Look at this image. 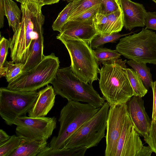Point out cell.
Here are the masks:
<instances>
[{"label":"cell","mask_w":156,"mask_h":156,"mask_svg":"<svg viewBox=\"0 0 156 156\" xmlns=\"http://www.w3.org/2000/svg\"><path fill=\"white\" fill-rule=\"evenodd\" d=\"M62 36L70 39L82 40L89 44L99 33L93 20L82 21H68L59 34Z\"/></svg>","instance_id":"cell-14"},{"label":"cell","mask_w":156,"mask_h":156,"mask_svg":"<svg viewBox=\"0 0 156 156\" xmlns=\"http://www.w3.org/2000/svg\"><path fill=\"white\" fill-rule=\"evenodd\" d=\"M153 93V106L152 120H154L156 118V81L152 82L151 84Z\"/></svg>","instance_id":"cell-36"},{"label":"cell","mask_w":156,"mask_h":156,"mask_svg":"<svg viewBox=\"0 0 156 156\" xmlns=\"http://www.w3.org/2000/svg\"><path fill=\"white\" fill-rule=\"evenodd\" d=\"M64 1L67 2H73L75 0H63Z\"/></svg>","instance_id":"cell-42"},{"label":"cell","mask_w":156,"mask_h":156,"mask_svg":"<svg viewBox=\"0 0 156 156\" xmlns=\"http://www.w3.org/2000/svg\"></svg>","instance_id":"cell-44"},{"label":"cell","mask_w":156,"mask_h":156,"mask_svg":"<svg viewBox=\"0 0 156 156\" xmlns=\"http://www.w3.org/2000/svg\"><path fill=\"white\" fill-rule=\"evenodd\" d=\"M107 20V16L98 13H97L94 17L93 21L99 34L101 32Z\"/></svg>","instance_id":"cell-35"},{"label":"cell","mask_w":156,"mask_h":156,"mask_svg":"<svg viewBox=\"0 0 156 156\" xmlns=\"http://www.w3.org/2000/svg\"><path fill=\"white\" fill-rule=\"evenodd\" d=\"M126 61L119 58L103 62L99 69V88L110 106L126 104L134 96L127 75Z\"/></svg>","instance_id":"cell-2"},{"label":"cell","mask_w":156,"mask_h":156,"mask_svg":"<svg viewBox=\"0 0 156 156\" xmlns=\"http://www.w3.org/2000/svg\"><path fill=\"white\" fill-rule=\"evenodd\" d=\"M72 6V2H69L59 14L52 26L53 30L61 32L69 16Z\"/></svg>","instance_id":"cell-28"},{"label":"cell","mask_w":156,"mask_h":156,"mask_svg":"<svg viewBox=\"0 0 156 156\" xmlns=\"http://www.w3.org/2000/svg\"><path fill=\"white\" fill-rule=\"evenodd\" d=\"M56 95L52 86L47 85L39 91L34 104L28 112V116L38 118L46 115L54 105Z\"/></svg>","instance_id":"cell-16"},{"label":"cell","mask_w":156,"mask_h":156,"mask_svg":"<svg viewBox=\"0 0 156 156\" xmlns=\"http://www.w3.org/2000/svg\"><path fill=\"white\" fill-rule=\"evenodd\" d=\"M93 52L98 63L119 59L121 55L116 50L102 47H98Z\"/></svg>","instance_id":"cell-25"},{"label":"cell","mask_w":156,"mask_h":156,"mask_svg":"<svg viewBox=\"0 0 156 156\" xmlns=\"http://www.w3.org/2000/svg\"><path fill=\"white\" fill-rule=\"evenodd\" d=\"M24 64L15 63L13 61H6L4 66L6 68L5 77L8 83L23 73Z\"/></svg>","instance_id":"cell-27"},{"label":"cell","mask_w":156,"mask_h":156,"mask_svg":"<svg viewBox=\"0 0 156 156\" xmlns=\"http://www.w3.org/2000/svg\"><path fill=\"white\" fill-rule=\"evenodd\" d=\"M5 16L7 19L9 27L14 32L21 20L22 12L16 3L12 0H4Z\"/></svg>","instance_id":"cell-19"},{"label":"cell","mask_w":156,"mask_h":156,"mask_svg":"<svg viewBox=\"0 0 156 156\" xmlns=\"http://www.w3.org/2000/svg\"><path fill=\"white\" fill-rule=\"evenodd\" d=\"M11 136H9L3 129H0V144L4 142L10 138Z\"/></svg>","instance_id":"cell-39"},{"label":"cell","mask_w":156,"mask_h":156,"mask_svg":"<svg viewBox=\"0 0 156 156\" xmlns=\"http://www.w3.org/2000/svg\"><path fill=\"white\" fill-rule=\"evenodd\" d=\"M56 118L42 117L32 118L25 115L16 120V133L26 140H47L56 126Z\"/></svg>","instance_id":"cell-10"},{"label":"cell","mask_w":156,"mask_h":156,"mask_svg":"<svg viewBox=\"0 0 156 156\" xmlns=\"http://www.w3.org/2000/svg\"><path fill=\"white\" fill-rule=\"evenodd\" d=\"M128 34H121L118 33L99 34L91 40L90 44V46L92 49H94L105 44L115 42L121 37Z\"/></svg>","instance_id":"cell-26"},{"label":"cell","mask_w":156,"mask_h":156,"mask_svg":"<svg viewBox=\"0 0 156 156\" xmlns=\"http://www.w3.org/2000/svg\"><path fill=\"white\" fill-rule=\"evenodd\" d=\"M100 4L86 10L70 20L82 21L90 20H93L95 16L98 12Z\"/></svg>","instance_id":"cell-32"},{"label":"cell","mask_w":156,"mask_h":156,"mask_svg":"<svg viewBox=\"0 0 156 156\" xmlns=\"http://www.w3.org/2000/svg\"><path fill=\"white\" fill-rule=\"evenodd\" d=\"M51 83L56 94L68 101L86 102L97 108L105 103V99L94 90L92 83H85L78 78L70 66L59 68Z\"/></svg>","instance_id":"cell-3"},{"label":"cell","mask_w":156,"mask_h":156,"mask_svg":"<svg viewBox=\"0 0 156 156\" xmlns=\"http://www.w3.org/2000/svg\"><path fill=\"white\" fill-rule=\"evenodd\" d=\"M59 63L58 58L54 53L45 56L37 65L9 82L7 87L15 90L36 91L51 83L59 68Z\"/></svg>","instance_id":"cell-6"},{"label":"cell","mask_w":156,"mask_h":156,"mask_svg":"<svg viewBox=\"0 0 156 156\" xmlns=\"http://www.w3.org/2000/svg\"><path fill=\"white\" fill-rule=\"evenodd\" d=\"M110 105L105 102L99 110L69 138L64 148L97 146L105 136Z\"/></svg>","instance_id":"cell-8"},{"label":"cell","mask_w":156,"mask_h":156,"mask_svg":"<svg viewBox=\"0 0 156 156\" xmlns=\"http://www.w3.org/2000/svg\"><path fill=\"white\" fill-rule=\"evenodd\" d=\"M24 141L20 136H11L8 140L0 144V156H10Z\"/></svg>","instance_id":"cell-24"},{"label":"cell","mask_w":156,"mask_h":156,"mask_svg":"<svg viewBox=\"0 0 156 156\" xmlns=\"http://www.w3.org/2000/svg\"><path fill=\"white\" fill-rule=\"evenodd\" d=\"M145 28L156 30V12H147L145 18Z\"/></svg>","instance_id":"cell-34"},{"label":"cell","mask_w":156,"mask_h":156,"mask_svg":"<svg viewBox=\"0 0 156 156\" xmlns=\"http://www.w3.org/2000/svg\"><path fill=\"white\" fill-rule=\"evenodd\" d=\"M126 63L137 73L144 86L148 90L151 87L153 81L150 68L147 66L146 63L138 62L131 59L127 61Z\"/></svg>","instance_id":"cell-21"},{"label":"cell","mask_w":156,"mask_h":156,"mask_svg":"<svg viewBox=\"0 0 156 156\" xmlns=\"http://www.w3.org/2000/svg\"><path fill=\"white\" fill-rule=\"evenodd\" d=\"M56 38L65 45L69 54L70 68L75 75L85 83H92L98 79V63L90 46L80 40L67 38L59 34Z\"/></svg>","instance_id":"cell-5"},{"label":"cell","mask_w":156,"mask_h":156,"mask_svg":"<svg viewBox=\"0 0 156 156\" xmlns=\"http://www.w3.org/2000/svg\"><path fill=\"white\" fill-rule=\"evenodd\" d=\"M145 142L156 155V119L151 120V127L148 135L144 137Z\"/></svg>","instance_id":"cell-31"},{"label":"cell","mask_w":156,"mask_h":156,"mask_svg":"<svg viewBox=\"0 0 156 156\" xmlns=\"http://www.w3.org/2000/svg\"><path fill=\"white\" fill-rule=\"evenodd\" d=\"M122 12L124 27L131 30L136 27L145 26V18L147 12L141 4L130 0H118Z\"/></svg>","instance_id":"cell-15"},{"label":"cell","mask_w":156,"mask_h":156,"mask_svg":"<svg viewBox=\"0 0 156 156\" xmlns=\"http://www.w3.org/2000/svg\"><path fill=\"white\" fill-rule=\"evenodd\" d=\"M107 16V21L100 34L118 33L121 31L124 27L121 9Z\"/></svg>","instance_id":"cell-20"},{"label":"cell","mask_w":156,"mask_h":156,"mask_svg":"<svg viewBox=\"0 0 156 156\" xmlns=\"http://www.w3.org/2000/svg\"><path fill=\"white\" fill-rule=\"evenodd\" d=\"M126 104L129 115L135 130L141 136H147L151 120L145 111L142 97L133 96Z\"/></svg>","instance_id":"cell-13"},{"label":"cell","mask_w":156,"mask_h":156,"mask_svg":"<svg viewBox=\"0 0 156 156\" xmlns=\"http://www.w3.org/2000/svg\"><path fill=\"white\" fill-rule=\"evenodd\" d=\"M121 9L118 0H101L98 13L107 16Z\"/></svg>","instance_id":"cell-29"},{"label":"cell","mask_w":156,"mask_h":156,"mask_svg":"<svg viewBox=\"0 0 156 156\" xmlns=\"http://www.w3.org/2000/svg\"><path fill=\"white\" fill-rule=\"evenodd\" d=\"M127 113L126 103L110 106L107 121L105 156H115L118 141Z\"/></svg>","instance_id":"cell-11"},{"label":"cell","mask_w":156,"mask_h":156,"mask_svg":"<svg viewBox=\"0 0 156 156\" xmlns=\"http://www.w3.org/2000/svg\"><path fill=\"white\" fill-rule=\"evenodd\" d=\"M0 68L4 67L9 48V41L4 37H0Z\"/></svg>","instance_id":"cell-33"},{"label":"cell","mask_w":156,"mask_h":156,"mask_svg":"<svg viewBox=\"0 0 156 156\" xmlns=\"http://www.w3.org/2000/svg\"><path fill=\"white\" fill-rule=\"evenodd\" d=\"M87 149L84 147H78L69 148H62L57 151L58 156H84Z\"/></svg>","instance_id":"cell-30"},{"label":"cell","mask_w":156,"mask_h":156,"mask_svg":"<svg viewBox=\"0 0 156 156\" xmlns=\"http://www.w3.org/2000/svg\"><path fill=\"white\" fill-rule=\"evenodd\" d=\"M115 50L128 59L156 65V34L143 28L138 33L120 39Z\"/></svg>","instance_id":"cell-7"},{"label":"cell","mask_w":156,"mask_h":156,"mask_svg":"<svg viewBox=\"0 0 156 156\" xmlns=\"http://www.w3.org/2000/svg\"><path fill=\"white\" fill-rule=\"evenodd\" d=\"M0 27L2 28L4 26V16H5L4 0H0Z\"/></svg>","instance_id":"cell-38"},{"label":"cell","mask_w":156,"mask_h":156,"mask_svg":"<svg viewBox=\"0 0 156 156\" xmlns=\"http://www.w3.org/2000/svg\"><path fill=\"white\" fill-rule=\"evenodd\" d=\"M128 77L133 89L134 96L142 97L147 93L148 90L137 73L133 69L127 68Z\"/></svg>","instance_id":"cell-23"},{"label":"cell","mask_w":156,"mask_h":156,"mask_svg":"<svg viewBox=\"0 0 156 156\" xmlns=\"http://www.w3.org/2000/svg\"><path fill=\"white\" fill-rule=\"evenodd\" d=\"M156 4V0H152Z\"/></svg>","instance_id":"cell-43"},{"label":"cell","mask_w":156,"mask_h":156,"mask_svg":"<svg viewBox=\"0 0 156 156\" xmlns=\"http://www.w3.org/2000/svg\"><path fill=\"white\" fill-rule=\"evenodd\" d=\"M129 115H126L119 138L115 156H136L143 146Z\"/></svg>","instance_id":"cell-12"},{"label":"cell","mask_w":156,"mask_h":156,"mask_svg":"<svg viewBox=\"0 0 156 156\" xmlns=\"http://www.w3.org/2000/svg\"><path fill=\"white\" fill-rule=\"evenodd\" d=\"M47 140H26L10 156H37L47 146Z\"/></svg>","instance_id":"cell-18"},{"label":"cell","mask_w":156,"mask_h":156,"mask_svg":"<svg viewBox=\"0 0 156 156\" xmlns=\"http://www.w3.org/2000/svg\"><path fill=\"white\" fill-rule=\"evenodd\" d=\"M101 0H75L66 22L70 21L86 10L100 4Z\"/></svg>","instance_id":"cell-22"},{"label":"cell","mask_w":156,"mask_h":156,"mask_svg":"<svg viewBox=\"0 0 156 156\" xmlns=\"http://www.w3.org/2000/svg\"><path fill=\"white\" fill-rule=\"evenodd\" d=\"M43 29L39 32L33 41L31 50L29 57L25 63L23 72L27 71L39 64L44 57L43 54L44 37Z\"/></svg>","instance_id":"cell-17"},{"label":"cell","mask_w":156,"mask_h":156,"mask_svg":"<svg viewBox=\"0 0 156 156\" xmlns=\"http://www.w3.org/2000/svg\"><path fill=\"white\" fill-rule=\"evenodd\" d=\"M37 90L24 91L0 88V115L8 125L15 124L19 117L30 110L38 95Z\"/></svg>","instance_id":"cell-9"},{"label":"cell","mask_w":156,"mask_h":156,"mask_svg":"<svg viewBox=\"0 0 156 156\" xmlns=\"http://www.w3.org/2000/svg\"><path fill=\"white\" fill-rule=\"evenodd\" d=\"M60 0H43L44 5H51L58 2Z\"/></svg>","instance_id":"cell-41"},{"label":"cell","mask_w":156,"mask_h":156,"mask_svg":"<svg viewBox=\"0 0 156 156\" xmlns=\"http://www.w3.org/2000/svg\"><path fill=\"white\" fill-rule=\"evenodd\" d=\"M43 6L32 1L21 4L20 23L9 40L10 58L15 63H25L30 53L34 39L43 29L45 16L42 12Z\"/></svg>","instance_id":"cell-1"},{"label":"cell","mask_w":156,"mask_h":156,"mask_svg":"<svg viewBox=\"0 0 156 156\" xmlns=\"http://www.w3.org/2000/svg\"><path fill=\"white\" fill-rule=\"evenodd\" d=\"M15 0L16 1H17L18 2H20L21 4L27 2H28V1H34V2H38V3H39L40 4L42 5L43 6L44 5V3H43V0Z\"/></svg>","instance_id":"cell-40"},{"label":"cell","mask_w":156,"mask_h":156,"mask_svg":"<svg viewBox=\"0 0 156 156\" xmlns=\"http://www.w3.org/2000/svg\"><path fill=\"white\" fill-rule=\"evenodd\" d=\"M88 104L68 101L61 109L58 136H53L48 145L54 149L63 148L69 138L99 110Z\"/></svg>","instance_id":"cell-4"},{"label":"cell","mask_w":156,"mask_h":156,"mask_svg":"<svg viewBox=\"0 0 156 156\" xmlns=\"http://www.w3.org/2000/svg\"><path fill=\"white\" fill-rule=\"evenodd\" d=\"M152 151L149 146H143L136 156H151Z\"/></svg>","instance_id":"cell-37"}]
</instances>
